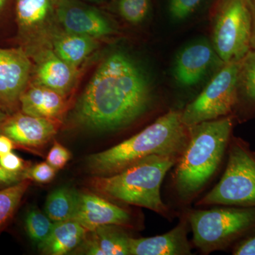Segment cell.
I'll use <instances>...</instances> for the list:
<instances>
[{
	"instance_id": "cell-9",
	"label": "cell",
	"mask_w": 255,
	"mask_h": 255,
	"mask_svg": "<svg viewBox=\"0 0 255 255\" xmlns=\"http://www.w3.org/2000/svg\"><path fill=\"white\" fill-rule=\"evenodd\" d=\"M60 127V119L43 118L15 112L0 124V134L14 142L15 147L38 151L48 145Z\"/></svg>"
},
{
	"instance_id": "cell-21",
	"label": "cell",
	"mask_w": 255,
	"mask_h": 255,
	"mask_svg": "<svg viewBox=\"0 0 255 255\" xmlns=\"http://www.w3.org/2000/svg\"><path fill=\"white\" fill-rule=\"evenodd\" d=\"M78 195V191L69 187L55 189L47 197L45 214L54 223L73 220Z\"/></svg>"
},
{
	"instance_id": "cell-3",
	"label": "cell",
	"mask_w": 255,
	"mask_h": 255,
	"mask_svg": "<svg viewBox=\"0 0 255 255\" xmlns=\"http://www.w3.org/2000/svg\"><path fill=\"white\" fill-rule=\"evenodd\" d=\"M187 145L177 162L174 186L181 200L196 197L219 169L233 128L230 116L188 127Z\"/></svg>"
},
{
	"instance_id": "cell-19",
	"label": "cell",
	"mask_w": 255,
	"mask_h": 255,
	"mask_svg": "<svg viewBox=\"0 0 255 255\" xmlns=\"http://www.w3.org/2000/svg\"><path fill=\"white\" fill-rule=\"evenodd\" d=\"M52 46V49L59 58L74 68H78L98 48V42L97 38L64 30L54 35Z\"/></svg>"
},
{
	"instance_id": "cell-10",
	"label": "cell",
	"mask_w": 255,
	"mask_h": 255,
	"mask_svg": "<svg viewBox=\"0 0 255 255\" xmlns=\"http://www.w3.org/2000/svg\"><path fill=\"white\" fill-rule=\"evenodd\" d=\"M31 70V60L22 48H0V106L8 115L19 107Z\"/></svg>"
},
{
	"instance_id": "cell-2",
	"label": "cell",
	"mask_w": 255,
	"mask_h": 255,
	"mask_svg": "<svg viewBox=\"0 0 255 255\" xmlns=\"http://www.w3.org/2000/svg\"><path fill=\"white\" fill-rule=\"evenodd\" d=\"M188 128L182 112L169 111L145 129L114 146L87 159L92 174L105 177L119 173L140 159L153 155L179 158L187 145Z\"/></svg>"
},
{
	"instance_id": "cell-1",
	"label": "cell",
	"mask_w": 255,
	"mask_h": 255,
	"mask_svg": "<svg viewBox=\"0 0 255 255\" xmlns=\"http://www.w3.org/2000/svg\"><path fill=\"white\" fill-rule=\"evenodd\" d=\"M153 102L150 80L136 60L115 51L99 65L74 111L78 125L97 132H112L130 125Z\"/></svg>"
},
{
	"instance_id": "cell-12",
	"label": "cell",
	"mask_w": 255,
	"mask_h": 255,
	"mask_svg": "<svg viewBox=\"0 0 255 255\" xmlns=\"http://www.w3.org/2000/svg\"><path fill=\"white\" fill-rule=\"evenodd\" d=\"M216 63L224 64L215 51L212 43L205 39L192 42L177 53L174 63V78L182 86H194Z\"/></svg>"
},
{
	"instance_id": "cell-6",
	"label": "cell",
	"mask_w": 255,
	"mask_h": 255,
	"mask_svg": "<svg viewBox=\"0 0 255 255\" xmlns=\"http://www.w3.org/2000/svg\"><path fill=\"white\" fill-rule=\"evenodd\" d=\"M197 205L255 207V152L249 144L231 138L224 174Z\"/></svg>"
},
{
	"instance_id": "cell-15",
	"label": "cell",
	"mask_w": 255,
	"mask_h": 255,
	"mask_svg": "<svg viewBox=\"0 0 255 255\" xmlns=\"http://www.w3.org/2000/svg\"><path fill=\"white\" fill-rule=\"evenodd\" d=\"M188 223V221H181L172 231L155 237L130 238V255H191V246L187 239Z\"/></svg>"
},
{
	"instance_id": "cell-18",
	"label": "cell",
	"mask_w": 255,
	"mask_h": 255,
	"mask_svg": "<svg viewBox=\"0 0 255 255\" xmlns=\"http://www.w3.org/2000/svg\"><path fill=\"white\" fill-rule=\"evenodd\" d=\"M86 228L75 220L55 222L48 237L38 245L43 254L64 255L75 253L85 241Z\"/></svg>"
},
{
	"instance_id": "cell-17",
	"label": "cell",
	"mask_w": 255,
	"mask_h": 255,
	"mask_svg": "<svg viewBox=\"0 0 255 255\" xmlns=\"http://www.w3.org/2000/svg\"><path fill=\"white\" fill-rule=\"evenodd\" d=\"M129 239L121 226L107 225L89 231L75 253L88 255H130Z\"/></svg>"
},
{
	"instance_id": "cell-11",
	"label": "cell",
	"mask_w": 255,
	"mask_h": 255,
	"mask_svg": "<svg viewBox=\"0 0 255 255\" xmlns=\"http://www.w3.org/2000/svg\"><path fill=\"white\" fill-rule=\"evenodd\" d=\"M55 16L64 30L71 33L97 39L115 32L112 21L105 14L81 0H59Z\"/></svg>"
},
{
	"instance_id": "cell-25",
	"label": "cell",
	"mask_w": 255,
	"mask_h": 255,
	"mask_svg": "<svg viewBox=\"0 0 255 255\" xmlns=\"http://www.w3.org/2000/svg\"><path fill=\"white\" fill-rule=\"evenodd\" d=\"M150 0H119V14L132 24L142 23L150 12Z\"/></svg>"
},
{
	"instance_id": "cell-13",
	"label": "cell",
	"mask_w": 255,
	"mask_h": 255,
	"mask_svg": "<svg viewBox=\"0 0 255 255\" xmlns=\"http://www.w3.org/2000/svg\"><path fill=\"white\" fill-rule=\"evenodd\" d=\"M73 220L91 231L107 225H130L131 216L127 210L90 192H78L76 210Z\"/></svg>"
},
{
	"instance_id": "cell-14",
	"label": "cell",
	"mask_w": 255,
	"mask_h": 255,
	"mask_svg": "<svg viewBox=\"0 0 255 255\" xmlns=\"http://www.w3.org/2000/svg\"><path fill=\"white\" fill-rule=\"evenodd\" d=\"M78 70L65 63L52 48L43 50L36 56L33 84L47 87L67 97L75 85Z\"/></svg>"
},
{
	"instance_id": "cell-34",
	"label": "cell",
	"mask_w": 255,
	"mask_h": 255,
	"mask_svg": "<svg viewBox=\"0 0 255 255\" xmlns=\"http://www.w3.org/2000/svg\"><path fill=\"white\" fill-rule=\"evenodd\" d=\"M6 116H7V114L4 112L2 107L0 106V124H1V122H2L5 118H6Z\"/></svg>"
},
{
	"instance_id": "cell-32",
	"label": "cell",
	"mask_w": 255,
	"mask_h": 255,
	"mask_svg": "<svg viewBox=\"0 0 255 255\" xmlns=\"http://www.w3.org/2000/svg\"><path fill=\"white\" fill-rule=\"evenodd\" d=\"M15 147L14 142L9 137L0 134V156L11 152Z\"/></svg>"
},
{
	"instance_id": "cell-7",
	"label": "cell",
	"mask_w": 255,
	"mask_h": 255,
	"mask_svg": "<svg viewBox=\"0 0 255 255\" xmlns=\"http://www.w3.org/2000/svg\"><path fill=\"white\" fill-rule=\"evenodd\" d=\"M252 34L251 0H220L211 43L223 63L241 61L251 49Z\"/></svg>"
},
{
	"instance_id": "cell-35",
	"label": "cell",
	"mask_w": 255,
	"mask_h": 255,
	"mask_svg": "<svg viewBox=\"0 0 255 255\" xmlns=\"http://www.w3.org/2000/svg\"><path fill=\"white\" fill-rule=\"evenodd\" d=\"M81 1H87L92 4H101L105 1V0H81Z\"/></svg>"
},
{
	"instance_id": "cell-33",
	"label": "cell",
	"mask_w": 255,
	"mask_h": 255,
	"mask_svg": "<svg viewBox=\"0 0 255 255\" xmlns=\"http://www.w3.org/2000/svg\"><path fill=\"white\" fill-rule=\"evenodd\" d=\"M252 14H253V34H252L251 49H255V0H251Z\"/></svg>"
},
{
	"instance_id": "cell-31",
	"label": "cell",
	"mask_w": 255,
	"mask_h": 255,
	"mask_svg": "<svg viewBox=\"0 0 255 255\" xmlns=\"http://www.w3.org/2000/svg\"><path fill=\"white\" fill-rule=\"evenodd\" d=\"M234 255H255V235L241 242L233 250Z\"/></svg>"
},
{
	"instance_id": "cell-24",
	"label": "cell",
	"mask_w": 255,
	"mask_h": 255,
	"mask_svg": "<svg viewBox=\"0 0 255 255\" xmlns=\"http://www.w3.org/2000/svg\"><path fill=\"white\" fill-rule=\"evenodd\" d=\"M54 223L46 214L36 209L30 210L25 218V228L28 237L38 246L48 237Z\"/></svg>"
},
{
	"instance_id": "cell-29",
	"label": "cell",
	"mask_w": 255,
	"mask_h": 255,
	"mask_svg": "<svg viewBox=\"0 0 255 255\" xmlns=\"http://www.w3.org/2000/svg\"><path fill=\"white\" fill-rule=\"evenodd\" d=\"M0 166L10 172H21L26 168V162L13 152L0 156Z\"/></svg>"
},
{
	"instance_id": "cell-27",
	"label": "cell",
	"mask_w": 255,
	"mask_h": 255,
	"mask_svg": "<svg viewBox=\"0 0 255 255\" xmlns=\"http://www.w3.org/2000/svg\"><path fill=\"white\" fill-rule=\"evenodd\" d=\"M56 171L48 162H40L31 167H27L23 171V179H29L40 184H46L54 179Z\"/></svg>"
},
{
	"instance_id": "cell-22",
	"label": "cell",
	"mask_w": 255,
	"mask_h": 255,
	"mask_svg": "<svg viewBox=\"0 0 255 255\" xmlns=\"http://www.w3.org/2000/svg\"><path fill=\"white\" fill-rule=\"evenodd\" d=\"M30 184L29 179H23L0 190V231L12 219Z\"/></svg>"
},
{
	"instance_id": "cell-16",
	"label": "cell",
	"mask_w": 255,
	"mask_h": 255,
	"mask_svg": "<svg viewBox=\"0 0 255 255\" xmlns=\"http://www.w3.org/2000/svg\"><path fill=\"white\" fill-rule=\"evenodd\" d=\"M19 108L28 115L60 119L66 110V97L47 87L32 84L20 97Z\"/></svg>"
},
{
	"instance_id": "cell-23",
	"label": "cell",
	"mask_w": 255,
	"mask_h": 255,
	"mask_svg": "<svg viewBox=\"0 0 255 255\" xmlns=\"http://www.w3.org/2000/svg\"><path fill=\"white\" fill-rule=\"evenodd\" d=\"M238 100L255 107V49H251L240 62L238 78Z\"/></svg>"
},
{
	"instance_id": "cell-36",
	"label": "cell",
	"mask_w": 255,
	"mask_h": 255,
	"mask_svg": "<svg viewBox=\"0 0 255 255\" xmlns=\"http://www.w3.org/2000/svg\"><path fill=\"white\" fill-rule=\"evenodd\" d=\"M6 0H0V9L3 7L4 6L5 2H6Z\"/></svg>"
},
{
	"instance_id": "cell-30",
	"label": "cell",
	"mask_w": 255,
	"mask_h": 255,
	"mask_svg": "<svg viewBox=\"0 0 255 255\" xmlns=\"http://www.w3.org/2000/svg\"><path fill=\"white\" fill-rule=\"evenodd\" d=\"M23 179V172H10L0 166V187H9Z\"/></svg>"
},
{
	"instance_id": "cell-5",
	"label": "cell",
	"mask_w": 255,
	"mask_h": 255,
	"mask_svg": "<svg viewBox=\"0 0 255 255\" xmlns=\"http://www.w3.org/2000/svg\"><path fill=\"white\" fill-rule=\"evenodd\" d=\"M226 206L196 210L188 216L194 244L204 254L228 248L255 228V207Z\"/></svg>"
},
{
	"instance_id": "cell-28",
	"label": "cell",
	"mask_w": 255,
	"mask_h": 255,
	"mask_svg": "<svg viewBox=\"0 0 255 255\" xmlns=\"http://www.w3.org/2000/svg\"><path fill=\"white\" fill-rule=\"evenodd\" d=\"M71 157V152L68 148L57 140H54L47 155L46 162L56 170H59L65 167Z\"/></svg>"
},
{
	"instance_id": "cell-26",
	"label": "cell",
	"mask_w": 255,
	"mask_h": 255,
	"mask_svg": "<svg viewBox=\"0 0 255 255\" xmlns=\"http://www.w3.org/2000/svg\"><path fill=\"white\" fill-rule=\"evenodd\" d=\"M204 0H169L168 11L174 21H182L194 14Z\"/></svg>"
},
{
	"instance_id": "cell-4",
	"label": "cell",
	"mask_w": 255,
	"mask_h": 255,
	"mask_svg": "<svg viewBox=\"0 0 255 255\" xmlns=\"http://www.w3.org/2000/svg\"><path fill=\"white\" fill-rule=\"evenodd\" d=\"M178 159L168 155L148 156L119 173L95 176L90 179V185L99 194L110 199L146 208L169 217V207L161 197V184Z\"/></svg>"
},
{
	"instance_id": "cell-20",
	"label": "cell",
	"mask_w": 255,
	"mask_h": 255,
	"mask_svg": "<svg viewBox=\"0 0 255 255\" xmlns=\"http://www.w3.org/2000/svg\"><path fill=\"white\" fill-rule=\"evenodd\" d=\"M59 0H17L16 20L24 32L38 31L56 14Z\"/></svg>"
},
{
	"instance_id": "cell-8",
	"label": "cell",
	"mask_w": 255,
	"mask_h": 255,
	"mask_svg": "<svg viewBox=\"0 0 255 255\" xmlns=\"http://www.w3.org/2000/svg\"><path fill=\"white\" fill-rule=\"evenodd\" d=\"M240 62L225 63L200 95L185 107L182 120L186 127L226 117L233 112L238 103Z\"/></svg>"
}]
</instances>
